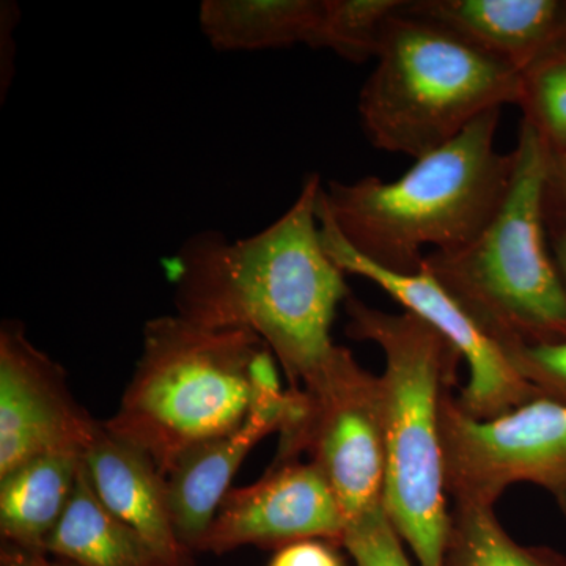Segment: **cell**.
Masks as SVG:
<instances>
[{"mask_svg":"<svg viewBox=\"0 0 566 566\" xmlns=\"http://www.w3.org/2000/svg\"><path fill=\"white\" fill-rule=\"evenodd\" d=\"M322 189L311 174L292 207L262 232L238 241L214 230L193 233L166 262L178 316L208 329L252 331L294 389L333 363L340 346L331 329L353 294L324 249Z\"/></svg>","mask_w":566,"mask_h":566,"instance_id":"obj_1","label":"cell"},{"mask_svg":"<svg viewBox=\"0 0 566 566\" xmlns=\"http://www.w3.org/2000/svg\"><path fill=\"white\" fill-rule=\"evenodd\" d=\"M501 112H486L444 147L417 159L398 180L329 181L319 207L368 262L395 273H417L423 248H463L504 202L515 153L495 150Z\"/></svg>","mask_w":566,"mask_h":566,"instance_id":"obj_2","label":"cell"},{"mask_svg":"<svg viewBox=\"0 0 566 566\" xmlns=\"http://www.w3.org/2000/svg\"><path fill=\"white\" fill-rule=\"evenodd\" d=\"M344 307L346 335L371 342L385 354L379 381L387 516L419 566H444L450 512L441 412L463 359L444 335L409 312L389 314L354 294Z\"/></svg>","mask_w":566,"mask_h":566,"instance_id":"obj_3","label":"cell"},{"mask_svg":"<svg viewBox=\"0 0 566 566\" xmlns=\"http://www.w3.org/2000/svg\"><path fill=\"white\" fill-rule=\"evenodd\" d=\"M504 202L471 243L422 264L506 353L566 342V289L547 245L545 192L553 153L521 122Z\"/></svg>","mask_w":566,"mask_h":566,"instance_id":"obj_4","label":"cell"},{"mask_svg":"<svg viewBox=\"0 0 566 566\" xmlns=\"http://www.w3.org/2000/svg\"><path fill=\"white\" fill-rule=\"evenodd\" d=\"M264 348L249 329H208L177 314L153 318L132 381L104 427L167 476L186 453L249 419L256 401L253 365Z\"/></svg>","mask_w":566,"mask_h":566,"instance_id":"obj_5","label":"cell"},{"mask_svg":"<svg viewBox=\"0 0 566 566\" xmlns=\"http://www.w3.org/2000/svg\"><path fill=\"white\" fill-rule=\"evenodd\" d=\"M405 3L386 24L357 111L375 148L417 161L486 112L517 104L521 73Z\"/></svg>","mask_w":566,"mask_h":566,"instance_id":"obj_6","label":"cell"},{"mask_svg":"<svg viewBox=\"0 0 566 566\" xmlns=\"http://www.w3.org/2000/svg\"><path fill=\"white\" fill-rule=\"evenodd\" d=\"M301 389L307 394V415L296 430L281 436L273 464L290 463L308 453L334 491L346 524L385 505L379 376L365 370L352 352L340 346L323 374Z\"/></svg>","mask_w":566,"mask_h":566,"instance_id":"obj_7","label":"cell"},{"mask_svg":"<svg viewBox=\"0 0 566 566\" xmlns=\"http://www.w3.org/2000/svg\"><path fill=\"white\" fill-rule=\"evenodd\" d=\"M447 494L495 505L516 483L546 490L566 516V403L538 397L504 416H465L450 394L442 403Z\"/></svg>","mask_w":566,"mask_h":566,"instance_id":"obj_8","label":"cell"},{"mask_svg":"<svg viewBox=\"0 0 566 566\" xmlns=\"http://www.w3.org/2000/svg\"><path fill=\"white\" fill-rule=\"evenodd\" d=\"M316 211L324 249L345 274L374 282L405 312L419 316L455 346L469 370L468 382L455 397L458 408L465 416L476 420L495 419L542 397L520 374L510 354L480 327L433 275L423 268L417 273H395L368 262L337 232L319 207V197Z\"/></svg>","mask_w":566,"mask_h":566,"instance_id":"obj_9","label":"cell"},{"mask_svg":"<svg viewBox=\"0 0 566 566\" xmlns=\"http://www.w3.org/2000/svg\"><path fill=\"white\" fill-rule=\"evenodd\" d=\"M71 394L65 370L29 340L24 324L0 326V475L46 453H84L98 428Z\"/></svg>","mask_w":566,"mask_h":566,"instance_id":"obj_10","label":"cell"},{"mask_svg":"<svg viewBox=\"0 0 566 566\" xmlns=\"http://www.w3.org/2000/svg\"><path fill=\"white\" fill-rule=\"evenodd\" d=\"M346 517L334 491L315 464H271L266 474L245 488H232L200 549H234L244 545L286 546L304 539L344 545Z\"/></svg>","mask_w":566,"mask_h":566,"instance_id":"obj_11","label":"cell"},{"mask_svg":"<svg viewBox=\"0 0 566 566\" xmlns=\"http://www.w3.org/2000/svg\"><path fill=\"white\" fill-rule=\"evenodd\" d=\"M82 465L103 505L136 531L166 566H191L175 532L167 476L147 453L98 423Z\"/></svg>","mask_w":566,"mask_h":566,"instance_id":"obj_12","label":"cell"},{"mask_svg":"<svg viewBox=\"0 0 566 566\" xmlns=\"http://www.w3.org/2000/svg\"><path fill=\"white\" fill-rule=\"evenodd\" d=\"M290 405L292 389L255 406L238 430L196 447L167 475L175 532L186 549H200L238 469L253 447L282 430Z\"/></svg>","mask_w":566,"mask_h":566,"instance_id":"obj_13","label":"cell"},{"mask_svg":"<svg viewBox=\"0 0 566 566\" xmlns=\"http://www.w3.org/2000/svg\"><path fill=\"white\" fill-rule=\"evenodd\" d=\"M405 10L520 73L566 40L560 0H406Z\"/></svg>","mask_w":566,"mask_h":566,"instance_id":"obj_14","label":"cell"},{"mask_svg":"<svg viewBox=\"0 0 566 566\" xmlns=\"http://www.w3.org/2000/svg\"><path fill=\"white\" fill-rule=\"evenodd\" d=\"M81 453H46L0 475V532L7 546L44 553L76 488Z\"/></svg>","mask_w":566,"mask_h":566,"instance_id":"obj_15","label":"cell"},{"mask_svg":"<svg viewBox=\"0 0 566 566\" xmlns=\"http://www.w3.org/2000/svg\"><path fill=\"white\" fill-rule=\"evenodd\" d=\"M324 0H205L200 29L214 50L263 51L315 48Z\"/></svg>","mask_w":566,"mask_h":566,"instance_id":"obj_16","label":"cell"},{"mask_svg":"<svg viewBox=\"0 0 566 566\" xmlns=\"http://www.w3.org/2000/svg\"><path fill=\"white\" fill-rule=\"evenodd\" d=\"M44 553L74 566H166L136 531L103 505L84 465Z\"/></svg>","mask_w":566,"mask_h":566,"instance_id":"obj_17","label":"cell"},{"mask_svg":"<svg viewBox=\"0 0 566 566\" xmlns=\"http://www.w3.org/2000/svg\"><path fill=\"white\" fill-rule=\"evenodd\" d=\"M444 566H566V556L517 543L495 516L494 505L455 502Z\"/></svg>","mask_w":566,"mask_h":566,"instance_id":"obj_18","label":"cell"},{"mask_svg":"<svg viewBox=\"0 0 566 566\" xmlns=\"http://www.w3.org/2000/svg\"><path fill=\"white\" fill-rule=\"evenodd\" d=\"M517 106L553 155L566 151V40L521 71Z\"/></svg>","mask_w":566,"mask_h":566,"instance_id":"obj_19","label":"cell"},{"mask_svg":"<svg viewBox=\"0 0 566 566\" xmlns=\"http://www.w3.org/2000/svg\"><path fill=\"white\" fill-rule=\"evenodd\" d=\"M405 0H324L316 46L349 62L375 59L390 18Z\"/></svg>","mask_w":566,"mask_h":566,"instance_id":"obj_20","label":"cell"},{"mask_svg":"<svg viewBox=\"0 0 566 566\" xmlns=\"http://www.w3.org/2000/svg\"><path fill=\"white\" fill-rule=\"evenodd\" d=\"M385 505L346 524L344 545L356 566H412Z\"/></svg>","mask_w":566,"mask_h":566,"instance_id":"obj_21","label":"cell"},{"mask_svg":"<svg viewBox=\"0 0 566 566\" xmlns=\"http://www.w3.org/2000/svg\"><path fill=\"white\" fill-rule=\"evenodd\" d=\"M510 357L542 397L566 403V342L521 346Z\"/></svg>","mask_w":566,"mask_h":566,"instance_id":"obj_22","label":"cell"},{"mask_svg":"<svg viewBox=\"0 0 566 566\" xmlns=\"http://www.w3.org/2000/svg\"><path fill=\"white\" fill-rule=\"evenodd\" d=\"M270 566H344L323 539H304L281 547Z\"/></svg>","mask_w":566,"mask_h":566,"instance_id":"obj_23","label":"cell"},{"mask_svg":"<svg viewBox=\"0 0 566 566\" xmlns=\"http://www.w3.org/2000/svg\"><path fill=\"white\" fill-rule=\"evenodd\" d=\"M546 223L566 219V151L553 155L545 192Z\"/></svg>","mask_w":566,"mask_h":566,"instance_id":"obj_24","label":"cell"},{"mask_svg":"<svg viewBox=\"0 0 566 566\" xmlns=\"http://www.w3.org/2000/svg\"><path fill=\"white\" fill-rule=\"evenodd\" d=\"M0 24H2V62H0V95L2 99L6 98L9 93L11 84V77H13V54L11 50H14V41L11 39L13 35L14 28L20 22V9H18L14 2H2V9H0Z\"/></svg>","mask_w":566,"mask_h":566,"instance_id":"obj_25","label":"cell"},{"mask_svg":"<svg viewBox=\"0 0 566 566\" xmlns=\"http://www.w3.org/2000/svg\"><path fill=\"white\" fill-rule=\"evenodd\" d=\"M2 566H74L65 562L48 560L44 553H29V551L18 549V547L7 546L2 553Z\"/></svg>","mask_w":566,"mask_h":566,"instance_id":"obj_26","label":"cell"},{"mask_svg":"<svg viewBox=\"0 0 566 566\" xmlns=\"http://www.w3.org/2000/svg\"><path fill=\"white\" fill-rule=\"evenodd\" d=\"M547 233H551L554 249V262L557 264L558 273L566 289V219L547 226Z\"/></svg>","mask_w":566,"mask_h":566,"instance_id":"obj_27","label":"cell"}]
</instances>
